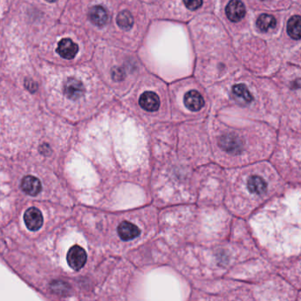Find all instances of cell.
Segmentation results:
<instances>
[{
    "mask_svg": "<svg viewBox=\"0 0 301 301\" xmlns=\"http://www.w3.org/2000/svg\"><path fill=\"white\" fill-rule=\"evenodd\" d=\"M301 16L296 15L289 19L287 23L288 35L295 40L301 39Z\"/></svg>",
    "mask_w": 301,
    "mask_h": 301,
    "instance_id": "4fadbf2b",
    "label": "cell"
},
{
    "mask_svg": "<svg viewBox=\"0 0 301 301\" xmlns=\"http://www.w3.org/2000/svg\"><path fill=\"white\" fill-rule=\"evenodd\" d=\"M256 25L262 32H268V30L276 28L277 19L272 15H262L257 19Z\"/></svg>",
    "mask_w": 301,
    "mask_h": 301,
    "instance_id": "5bb4252c",
    "label": "cell"
},
{
    "mask_svg": "<svg viewBox=\"0 0 301 301\" xmlns=\"http://www.w3.org/2000/svg\"><path fill=\"white\" fill-rule=\"evenodd\" d=\"M78 52V45L71 39L64 38L57 43V53L64 58L72 59L76 56Z\"/></svg>",
    "mask_w": 301,
    "mask_h": 301,
    "instance_id": "8992f818",
    "label": "cell"
},
{
    "mask_svg": "<svg viewBox=\"0 0 301 301\" xmlns=\"http://www.w3.org/2000/svg\"><path fill=\"white\" fill-rule=\"evenodd\" d=\"M221 148L230 153H238L242 148V142L239 136L228 134L223 135L219 141Z\"/></svg>",
    "mask_w": 301,
    "mask_h": 301,
    "instance_id": "277c9868",
    "label": "cell"
},
{
    "mask_svg": "<svg viewBox=\"0 0 301 301\" xmlns=\"http://www.w3.org/2000/svg\"><path fill=\"white\" fill-rule=\"evenodd\" d=\"M232 90H233L235 96L245 101L246 103H250L253 100V96L250 94L248 88L245 86L244 84L235 85Z\"/></svg>",
    "mask_w": 301,
    "mask_h": 301,
    "instance_id": "2e32d148",
    "label": "cell"
},
{
    "mask_svg": "<svg viewBox=\"0 0 301 301\" xmlns=\"http://www.w3.org/2000/svg\"><path fill=\"white\" fill-rule=\"evenodd\" d=\"M20 187L24 193L31 196L37 195L42 190L41 181L37 177L34 176H26L23 177Z\"/></svg>",
    "mask_w": 301,
    "mask_h": 301,
    "instance_id": "ba28073f",
    "label": "cell"
},
{
    "mask_svg": "<svg viewBox=\"0 0 301 301\" xmlns=\"http://www.w3.org/2000/svg\"><path fill=\"white\" fill-rule=\"evenodd\" d=\"M108 18L107 11L101 5H96L89 11V19L98 27L105 26L108 21Z\"/></svg>",
    "mask_w": 301,
    "mask_h": 301,
    "instance_id": "8fae6325",
    "label": "cell"
},
{
    "mask_svg": "<svg viewBox=\"0 0 301 301\" xmlns=\"http://www.w3.org/2000/svg\"><path fill=\"white\" fill-rule=\"evenodd\" d=\"M140 106L148 111H156L159 109L160 100L158 95L151 91L143 93L139 100Z\"/></svg>",
    "mask_w": 301,
    "mask_h": 301,
    "instance_id": "52a82bcc",
    "label": "cell"
},
{
    "mask_svg": "<svg viewBox=\"0 0 301 301\" xmlns=\"http://www.w3.org/2000/svg\"><path fill=\"white\" fill-rule=\"evenodd\" d=\"M225 13L230 20L238 22L243 19L246 15L244 4L240 0H231L226 6Z\"/></svg>",
    "mask_w": 301,
    "mask_h": 301,
    "instance_id": "5b68a950",
    "label": "cell"
},
{
    "mask_svg": "<svg viewBox=\"0 0 301 301\" xmlns=\"http://www.w3.org/2000/svg\"><path fill=\"white\" fill-rule=\"evenodd\" d=\"M184 4L190 10H197L202 5V0H184Z\"/></svg>",
    "mask_w": 301,
    "mask_h": 301,
    "instance_id": "e0dca14e",
    "label": "cell"
},
{
    "mask_svg": "<svg viewBox=\"0 0 301 301\" xmlns=\"http://www.w3.org/2000/svg\"><path fill=\"white\" fill-rule=\"evenodd\" d=\"M67 263L73 270L82 269L87 262V253L80 246H73L67 253Z\"/></svg>",
    "mask_w": 301,
    "mask_h": 301,
    "instance_id": "6da1fadb",
    "label": "cell"
},
{
    "mask_svg": "<svg viewBox=\"0 0 301 301\" xmlns=\"http://www.w3.org/2000/svg\"><path fill=\"white\" fill-rule=\"evenodd\" d=\"M25 225L28 229L35 231L38 230L43 224V216L42 212L36 208H29L24 214Z\"/></svg>",
    "mask_w": 301,
    "mask_h": 301,
    "instance_id": "3957f363",
    "label": "cell"
},
{
    "mask_svg": "<svg viewBox=\"0 0 301 301\" xmlns=\"http://www.w3.org/2000/svg\"><path fill=\"white\" fill-rule=\"evenodd\" d=\"M85 88L81 81L75 78H69L64 86V93L67 98L78 100L84 95Z\"/></svg>",
    "mask_w": 301,
    "mask_h": 301,
    "instance_id": "7a4b0ae2",
    "label": "cell"
},
{
    "mask_svg": "<svg viewBox=\"0 0 301 301\" xmlns=\"http://www.w3.org/2000/svg\"><path fill=\"white\" fill-rule=\"evenodd\" d=\"M25 86L31 92H35V91L37 89V84L35 82H34L33 81H31V80H27L25 82Z\"/></svg>",
    "mask_w": 301,
    "mask_h": 301,
    "instance_id": "ac0fdd59",
    "label": "cell"
},
{
    "mask_svg": "<svg viewBox=\"0 0 301 301\" xmlns=\"http://www.w3.org/2000/svg\"><path fill=\"white\" fill-rule=\"evenodd\" d=\"M248 188L250 193L261 195L267 191V183L263 177L253 176L250 177L248 181Z\"/></svg>",
    "mask_w": 301,
    "mask_h": 301,
    "instance_id": "7c38bea8",
    "label": "cell"
},
{
    "mask_svg": "<svg viewBox=\"0 0 301 301\" xmlns=\"http://www.w3.org/2000/svg\"><path fill=\"white\" fill-rule=\"evenodd\" d=\"M118 233L121 239L124 241H128L137 238L141 231L136 225L129 222H123L118 227Z\"/></svg>",
    "mask_w": 301,
    "mask_h": 301,
    "instance_id": "30bf717a",
    "label": "cell"
},
{
    "mask_svg": "<svg viewBox=\"0 0 301 301\" xmlns=\"http://www.w3.org/2000/svg\"><path fill=\"white\" fill-rule=\"evenodd\" d=\"M185 106L192 111H198L204 106L203 97L198 91L191 90L186 94L184 98Z\"/></svg>",
    "mask_w": 301,
    "mask_h": 301,
    "instance_id": "9c48e42d",
    "label": "cell"
},
{
    "mask_svg": "<svg viewBox=\"0 0 301 301\" xmlns=\"http://www.w3.org/2000/svg\"><path fill=\"white\" fill-rule=\"evenodd\" d=\"M46 1H48V2H56L57 0H46Z\"/></svg>",
    "mask_w": 301,
    "mask_h": 301,
    "instance_id": "d6986e66",
    "label": "cell"
},
{
    "mask_svg": "<svg viewBox=\"0 0 301 301\" xmlns=\"http://www.w3.org/2000/svg\"><path fill=\"white\" fill-rule=\"evenodd\" d=\"M117 23L121 29H131L134 24V18L128 11H122L117 17Z\"/></svg>",
    "mask_w": 301,
    "mask_h": 301,
    "instance_id": "9a60e30c",
    "label": "cell"
}]
</instances>
